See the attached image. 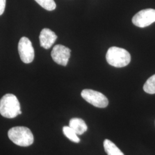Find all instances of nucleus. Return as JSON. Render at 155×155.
I'll list each match as a JSON object with an SVG mask.
<instances>
[{"label": "nucleus", "mask_w": 155, "mask_h": 155, "mask_svg": "<svg viewBox=\"0 0 155 155\" xmlns=\"http://www.w3.org/2000/svg\"><path fill=\"white\" fill-rule=\"evenodd\" d=\"M20 104L16 95L6 94L0 100V114L8 118H13L21 114Z\"/></svg>", "instance_id": "1"}, {"label": "nucleus", "mask_w": 155, "mask_h": 155, "mask_svg": "<svg viewBox=\"0 0 155 155\" xmlns=\"http://www.w3.org/2000/svg\"><path fill=\"white\" fill-rule=\"evenodd\" d=\"M106 59L112 66L121 68L127 66L131 60V56L127 50L117 47H111L107 50Z\"/></svg>", "instance_id": "2"}, {"label": "nucleus", "mask_w": 155, "mask_h": 155, "mask_svg": "<svg viewBox=\"0 0 155 155\" xmlns=\"http://www.w3.org/2000/svg\"><path fill=\"white\" fill-rule=\"evenodd\" d=\"M8 135L12 141L20 147H28L33 144V135L31 130L24 127H15L9 130Z\"/></svg>", "instance_id": "3"}, {"label": "nucleus", "mask_w": 155, "mask_h": 155, "mask_svg": "<svg viewBox=\"0 0 155 155\" xmlns=\"http://www.w3.org/2000/svg\"><path fill=\"white\" fill-rule=\"evenodd\" d=\"M81 96L89 104L97 107L105 108L109 104V101L105 95L93 90H83L81 93Z\"/></svg>", "instance_id": "4"}, {"label": "nucleus", "mask_w": 155, "mask_h": 155, "mask_svg": "<svg viewBox=\"0 0 155 155\" xmlns=\"http://www.w3.org/2000/svg\"><path fill=\"white\" fill-rule=\"evenodd\" d=\"M18 51L20 59L24 63L28 64L32 62L35 58V51L32 42L26 38H21L18 45Z\"/></svg>", "instance_id": "5"}, {"label": "nucleus", "mask_w": 155, "mask_h": 155, "mask_svg": "<svg viewBox=\"0 0 155 155\" xmlns=\"http://www.w3.org/2000/svg\"><path fill=\"white\" fill-rule=\"evenodd\" d=\"M155 22V9H146L137 13L132 18L133 24L140 28H145Z\"/></svg>", "instance_id": "6"}, {"label": "nucleus", "mask_w": 155, "mask_h": 155, "mask_svg": "<svg viewBox=\"0 0 155 155\" xmlns=\"http://www.w3.org/2000/svg\"><path fill=\"white\" fill-rule=\"evenodd\" d=\"M51 55L53 61L57 64L66 66L70 57L71 50L63 45H56L52 50Z\"/></svg>", "instance_id": "7"}, {"label": "nucleus", "mask_w": 155, "mask_h": 155, "mask_svg": "<svg viewBox=\"0 0 155 155\" xmlns=\"http://www.w3.org/2000/svg\"><path fill=\"white\" fill-rule=\"evenodd\" d=\"M57 38L55 33L50 29H43L39 36L40 46L45 49H49L55 43Z\"/></svg>", "instance_id": "8"}, {"label": "nucleus", "mask_w": 155, "mask_h": 155, "mask_svg": "<svg viewBox=\"0 0 155 155\" xmlns=\"http://www.w3.org/2000/svg\"><path fill=\"white\" fill-rule=\"evenodd\" d=\"M69 127H71L78 135H82L87 130V126L84 121L79 118H73L70 120Z\"/></svg>", "instance_id": "9"}, {"label": "nucleus", "mask_w": 155, "mask_h": 155, "mask_svg": "<svg viewBox=\"0 0 155 155\" xmlns=\"http://www.w3.org/2000/svg\"><path fill=\"white\" fill-rule=\"evenodd\" d=\"M104 147L107 155H125L116 144L108 139L104 140Z\"/></svg>", "instance_id": "10"}, {"label": "nucleus", "mask_w": 155, "mask_h": 155, "mask_svg": "<svg viewBox=\"0 0 155 155\" xmlns=\"http://www.w3.org/2000/svg\"><path fill=\"white\" fill-rule=\"evenodd\" d=\"M63 132L68 139L72 142L78 143L80 142V139L78 137V134L70 127H63Z\"/></svg>", "instance_id": "11"}, {"label": "nucleus", "mask_w": 155, "mask_h": 155, "mask_svg": "<svg viewBox=\"0 0 155 155\" xmlns=\"http://www.w3.org/2000/svg\"><path fill=\"white\" fill-rule=\"evenodd\" d=\"M144 91L150 94H155V74L146 81L143 86Z\"/></svg>", "instance_id": "12"}, {"label": "nucleus", "mask_w": 155, "mask_h": 155, "mask_svg": "<svg viewBox=\"0 0 155 155\" xmlns=\"http://www.w3.org/2000/svg\"><path fill=\"white\" fill-rule=\"evenodd\" d=\"M35 1L47 11H52L56 9V5L54 0H35Z\"/></svg>", "instance_id": "13"}, {"label": "nucleus", "mask_w": 155, "mask_h": 155, "mask_svg": "<svg viewBox=\"0 0 155 155\" xmlns=\"http://www.w3.org/2000/svg\"><path fill=\"white\" fill-rule=\"evenodd\" d=\"M6 0H0V16L2 15L5 8Z\"/></svg>", "instance_id": "14"}]
</instances>
